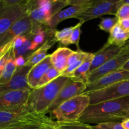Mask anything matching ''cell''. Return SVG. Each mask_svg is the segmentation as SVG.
<instances>
[{"label":"cell","mask_w":129,"mask_h":129,"mask_svg":"<svg viewBox=\"0 0 129 129\" xmlns=\"http://www.w3.org/2000/svg\"><path fill=\"white\" fill-rule=\"evenodd\" d=\"M129 116V96L89 105L79 118L83 123L122 122Z\"/></svg>","instance_id":"6da1fadb"},{"label":"cell","mask_w":129,"mask_h":129,"mask_svg":"<svg viewBox=\"0 0 129 129\" xmlns=\"http://www.w3.org/2000/svg\"><path fill=\"white\" fill-rule=\"evenodd\" d=\"M70 78L60 76L43 86L31 89L26 104L28 112L45 115L46 111Z\"/></svg>","instance_id":"7a4b0ae2"},{"label":"cell","mask_w":129,"mask_h":129,"mask_svg":"<svg viewBox=\"0 0 129 129\" xmlns=\"http://www.w3.org/2000/svg\"><path fill=\"white\" fill-rule=\"evenodd\" d=\"M89 105V96L81 94L62 103L50 114L58 122L78 121Z\"/></svg>","instance_id":"3957f363"},{"label":"cell","mask_w":129,"mask_h":129,"mask_svg":"<svg viewBox=\"0 0 129 129\" xmlns=\"http://www.w3.org/2000/svg\"><path fill=\"white\" fill-rule=\"evenodd\" d=\"M29 123L54 125L56 123V121L43 113L31 112L18 113L0 111V129L11 128Z\"/></svg>","instance_id":"277c9868"},{"label":"cell","mask_w":129,"mask_h":129,"mask_svg":"<svg viewBox=\"0 0 129 129\" xmlns=\"http://www.w3.org/2000/svg\"><path fill=\"white\" fill-rule=\"evenodd\" d=\"M84 94L89 96L90 105L129 96V79L118 82L99 90Z\"/></svg>","instance_id":"5b68a950"},{"label":"cell","mask_w":129,"mask_h":129,"mask_svg":"<svg viewBox=\"0 0 129 129\" xmlns=\"http://www.w3.org/2000/svg\"><path fill=\"white\" fill-rule=\"evenodd\" d=\"M31 89L11 91L0 96V111L29 113L26 108Z\"/></svg>","instance_id":"8992f818"},{"label":"cell","mask_w":129,"mask_h":129,"mask_svg":"<svg viewBox=\"0 0 129 129\" xmlns=\"http://www.w3.org/2000/svg\"><path fill=\"white\" fill-rule=\"evenodd\" d=\"M117 10V3H112L103 0H94L90 6L76 18L84 23L105 15H115Z\"/></svg>","instance_id":"52a82bcc"},{"label":"cell","mask_w":129,"mask_h":129,"mask_svg":"<svg viewBox=\"0 0 129 129\" xmlns=\"http://www.w3.org/2000/svg\"><path fill=\"white\" fill-rule=\"evenodd\" d=\"M32 21L27 13L18 19L6 32L0 36V47L12 42L16 37L28 36L31 34Z\"/></svg>","instance_id":"ba28073f"},{"label":"cell","mask_w":129,"mask_h":129,"mask_svg":"<svg viewBox=\"0 0 129 129\" xmlns=\"http://www.w3.org/2000/svg\"><path fill=\"white\" fill-rule=\"evenodd\" d=\"M86 86V84L85 83L73 80L72 78H70L66 84L62 87L56 98L46 111L45 115L51 113L57 107L64 102L71 99L73 97L81 94L85 89Z\"/></svg>","instance_id":"9c48e42d"},{"label":"cell","mask_w":129,"mask_h":129,"mask_svg":"<svg viewBox=\"0 0 129 129\" xmlns=\"http://www.w3.org/2000/svg\"><path fill=\"white\" fill-rule=\"evenodd\" d=\"M129 59V50L122 49V51L115 57L112 58L94 70L89 74L88 83L95 81L102 77L122 69Z\"/></svg>","instance_id":"30bf717a"},{"label":"cell","mask_w":129,"mask_h":129,"mask_svg":"<svg viewBox=\"0 0 129 129\" xmlns=\"http://www.w3.org/2000/svg\"><path fill=\"white\" fill-rule=\"evenodd\" d=\"M27 4L13 5L0 8V36L8 31L12 25L27 11Z\"/></svg>","instance_id":"8fae6325"},{"label":"cell","mask_w":129,"mask_h":129,"mask_svg":"<svg viewBox=\"0 0 129 129\" xmlns=\"http://www.w3.org/2000/svg\"><path fill=\"white\" fill-rule=\"evenodd\" d=\"M127 79H129V71L123 69H118L102 77L95 81L87 83L85 89L82 94L99 90L115 83Z\"/></svg>","instance_id":"7c38bea8"},{"label":"cell","mask_w":129,"mask_h":129,"mask_svg":"<svg viewBox=\"0 0 129 129\" xmlns=\"http://www.w3.org/2000/svg\"><path fill=\"white\" fill-rule=\"evenodd\" d=\"M32 67L24 66L16 69L11 80L7 84L0 85V96L11 91L30 89L28 84V74Z\"/></svg>","instance_id":"4fadbf2b"},{"label":"cell","mask_w":129,"mask_h":129,"mask_svg":"<svg viewBox=\"0 0 129 129\" xmlns=\"http://www.w3.org/2000/svg\"><path fill=\"white\" fill-rule=\"evenodd\" d=\"M91 3L86 4V5H79V6H70L67 8L61 10L58 12L55 13L52 16L49 28L53 31H55L56 27L59 25V23L67 19L72 18H76L81 13L88 8L90 6Z\"/></svg>","instance_id":"5bb4252c"},{"label":"cell","mask_w":129,"mask_h":129,"mask_svg":"<svg viewBox=\"0 0 129 129\" xmlns=\"http://www.w3.org/2000/svg\"><path fill=\"white\" fill-rule=\"evenodd\" d=\"M122 47L117 45H107L105 44L100 50L94 54L90 68V73L112 58L117 56L122 51Z\"/></svg>","instance_id":"9a60e30c"},{"label":"cell","mask_w":129,"mask_h":129,"mask_svg":"<svg viewBox=\"0 0 129 129\" xmlns=\"http://www.w3.org/2000/svg\"><path fill=\"white\" fill-rule=\"evenodd\" d=\"M51 66L50 55H48L44 60L31 68L27 78L28 84L30 89L37 88L42 77Z\"/></svg>","instance_id":"2e32d148"},{"label":"cell","mask_w":129,"mask_h":129,"mask_svg":"<svg viewBox=\"0 0 129 129\" xmlns=\"http://www.w3.org/2000/svg\"><path fill=\"white\" fill-rule=\"evenodd\" d=\"M73 52L74 50L65 47L57 49L50 55L52 66L62 74L68 68V59Z\"/></svg>","instance_id":"e0dca14e"},{"label":"cell","mask_w":129,"mask_h":129,"mask_svg":"<svg viewBox=\"0 0 129 129\" xmlns=\"http://www.w3.org/2000/svg\"><path fill=\"white\" fill-rule=\"evenodd\" d=\"M57 42L54 35L50 37L44 44L35 50L26 59L25 66L33 67L44 60L47 56V51Z\"/></svg>","instance_id":"ac0fdd59"},{"label":"cell","mask_w":129,"mask_h":129,"mask_svg":"<svg viewBox=\"0 0 129 129\" xmlns=\"http://www.w3.org/2000/svg\"><path fill=\"white\" fill-rule=\"evenodd\" d=\"M93 56L94 54L89 53L85 60L76 69L71 78H72L73 80L81 81L86 84L88 83V79L90 74V68Z\"/></svg>","instance_id":"d6986e66"},{"label":"cell","mask_w":129,"mask_h":129,"mask_svg":"<svg viewBox=\"0 0 129 129\" xmlns=\"http://www.w3.org/2000/svg\"><path fill=\"white\" fill-rule=\"evenodd\" d=\"M15 56L13 52V47L8 60L5 66L4 70L0 76V85L7 84L11 79L16 72L17 68L15 63Z\"/></svg>","instance_id":"ffe728a7"},{"label":"cell","mask_w":129,"mask_h":129,"mask_svg":"<svg viewBox=\"0 0 129 129\" xmlns=\"http://www.w3.org/2000/svg\"><path fill=\"white\" fill-rule=\"evenodd\" d=\"M34 35L33 34H30L28 36H26L27 39H26V42L20 48H18V49L13 48V52L15 57L22 55V56L25 57L26 59H27L28 57L34 52V51H33L31 49V40H32Z\"/></svg>","instance_id":"44dd1931"},{"label":"cell","mask_w":129,"mask_h":129,"mask_svg":"<svg viewBox=\"0 0 129 129\" xmlns=\"http://www.w3.org/2000/svg\"><path fill=\"white\" fill-rule=\"evenodd\" d=\"M84 23L79 21L78 23L74 26V28H73V31L69 39L67 40H63V41L60 42V44L64 45H68L70 44H74L76 45L78 50H79V41H80V36L81 34V26Z\"/></svg>","instance_id":"7402d4cb"},{"label":"cell","mask_w":129,"mask_h":129,"mask_svg":"<svg viewBox=\"0 0 129 129\" xmlns=\"http://www.w3.org/2000/svg\"><path fill=\"white\" fill-rule=\"evenodd\" d=\"M51 129H92V126L79 121L68 122H56Z\"/></svg>","instance_id":"603a6c76"},{"label":"cell","mask_w":129,"mask_h":129,"mask_svg":"<svg viewBox=\"0 0 129 129\" xmlns=\"http://www.w3.org/2000/svg\"><path fill=\"white\" fill-rule=\"evenodd\" d=\"M60 76H61V73H60L59 71L57 70L54 67H53L52 66L48 69L47 71L45 73V74H44V76L42 77V78L41 80H40V83H39V85H38L37 88L43 86L48 84V83H49L50 82L52 81L53 80H54V79H55L56 78H57L58 77H59Z\"/></svg>","instance_id":"cb8c5ba5"},{"label":"cell","mask_w":129,"mask_h":129,"mask_svg":"<svg viewBox=\"0 0 129 129\" xmlns=\"http://www.w3.org/2000/svg\"><path fill=\"white\" fill-rule=\"evenodd\" d=\"M128 41H129V32L122 30L115 37L112 41L107 42L105 45H115L122 47Z\"/></svg>","instance_id":"d4e9b609"},{"label":"cell","mask_w":129,"mask_h":129,"mask_svg":"<svg viewBox=\"0 0 129 129\" xmlns=\"http://www.w3.org/2000/svg\"><path fill=\"white\" fill-rule=\"evenodd\" d=\"M118 22V19L116 16L113 18H103L98 25V27L101 30L109 32L112 28Z\"/></svg>","instance_id":"484cf974"},{"label":"cell","mask_w":129,"mask_h":129,"mask_svg":"<svg viewBox=\"0 0 129 129\" xmlns=\"http://www.w3.org/2000/svg\"><path fill=\"white\" fill-rule=\"evenodd\" d=\"M73 28H74V26L65 28L61 30H55L54 34V37L56 42H60L63 40L69 39L73 33Z\"/></svg>","instance_id":"4316f807"},{"label":"cell","mask_w":129,"mask_h":129,"mask_svg":"<svg viewBox=\"0 0 129 129\" xmlns=\"http://www.w3.org/2000/svg\"><path fill=\"white\" fill-rule=\"evenodd\" d=\"M55 124L50 125L44 124V123H29V124L21 125L5 129H51L54 127Z\"/></svg>","instance_id":"83f0119b"},{"label":"cell","mask_w":129,"mask_h":129,"mask_svg":"<svg viewBox=\"0 0 129 129\" xmlns=\"http://www.w3.org/2000/svg\"><path fill=\"white\" fill-rule=\"evenodd\" d=\"M92 129H125L121 122H103L92 126Z\"/></svg>","instance_id":"f1b7e54d"},{"label":"cell","mask_w":129,"mask_h":129,"mask_svg":"<svg viewBox=\"0 0 129 129\" xmlns=\"http://www.w3.org/2000/svg\"><path fill=\"white\" fill-rule=\"evenodd\" d=\"M34 0H1L0 8H6L13 5H20V4L26 3L28 6L31 5Z\"/></svg>","instance_id":"f546056e"},{"label":"cell","mask_w":129,"mask_h":129,"mask_svg":"<svg viewBox=\"0 0 129 129\" xmlns=\"http://www.w3.org/2000/svg\"><path fill=\"white\" fill-rule=\"evenodd\" d=\"M115 16L118 20L129 18V4L122 5L117 10Z\"/></svg>","instance_id":"4dcf8cb0"},{"label":"cell","mask_w":129,"mask_h":129,"mask_svg":"<svg viewBox=\"0 0 129 129\" xmlns=\"http://www.w3.org/2000/svg\"><path fill=\"white\" fill-rule=\"evenodd\" d=\"M26 39H27V37L24 36V35H20V36L16 37L12 42L13 48V49L20 48V47L23 45L24 43L26 42Z\"/></svg>","instance_id":"1f68e13d"},{"label":"cell","mask_w":129,"mask_h":129,"mask_svg":"<svg viewBox=\"0 0 129 129\" xmlns=\"http://www.w3.org/2000/svg\"><path fill=\"white\" fill-rule=\"evenodd\" d=\"M122 30H123L121 28V26H120L118 23H117L116 24L113 28H112V30H110V35H109V37H108L107 42H110V41H112V40L114 39L115 37L118 33L122 31Z\"/></svg>","instance_id":"d6a6232c"},{"label":"cell","mask_w":129,"mask_h":129,"mask_svg":"<svg viewBox=\"0 0 129 129\" xmlns=\"http://www.w3.org/2000/svg\"><path fill=\"white\" fill-rule=\"evenodd\" d=\"M94 0H67L66 2V6H79L91 3Z\"/></svg>","instance_id":"836d02e7"},{"label":"cell","mask_w":129,"mask_h":129,"mask_svg":"<svg viewBox=\"0 0 129 129\" xmlns=\"http://www.w3.org/2000/svg\"><path fill=\"white\" fill-rule=\"evenodd\" d=\"M26 61V58L24 56H22V55H20V56H18L15 58V63L17 69L24 66L25 65Z\"/></svg>","instance_id":"e575fe53"},{"label":"cell","mask_w":129,"mask_h":129,"mask_svg":"<svg viewBox=\"0 0 129 129\" xmlns=\"http://www.w3.org/2000/svg\"><path fill=\"white\" fill-rule=\"evenodd\" d=\"M118 23L124 31L129 32V18L118 20Z\"/></svg>","instance_id":"d590c367"},{"label":"cell","mask_w":129,"mask_h":129,"mask_svg":"<svg viewBox=\"0 0 129 129\" xmlns=\"http://www.w3.org/2000/svg\"><path fill=\"white\" fill-rule=\"evenodd\" d=\"M122 126L125 129H129V118H125L121 122Z\"/></svg>","instance_id":"8d00e7d4"},{"label":"cell","mask_w":129,"mask_h":129,"mask_svg":"<svg viewBox=\"0 0 129 129\" xmlns=\"http://www.w3.org/2000/svg\"><path fill=\"white\" fill-rule=\"evenodd\" d=\"M125 4H129V0H121L120 2H118L117 3V7H118V9L122 5H125Z\"/></svg>","instance_id":"74e56055"},{"label":"cell","mask_w":129,"mask_h":129,"mask_svg":"<svg viewBox=\"0 0 129 129\" xmlns=\"http://www.w3.org/2000/svg\"><path fill=\"white\" fill-rule=\"evenodd\" d=\"M122 69L129 71V59L128 60V61H127V62H126L125 64L123 66V67L122 68Z\"/></svg>","instance_id":"f35d334b"},{"label":"cell","mask_w":129,"mask_h":129,"mask_svg":"<svg viewBox=\"0 0 129 129\" xmlns=\"http://www.w3.org/2000/svg\"><path fill=\"white\" fill-rule=\"evenodd\" d=\"M103 1H107V2L112 3H118V2L121 1V0H103Z\"/></svg>","instance_id":"ab89813d"},{"label":"cell","mask_w":129,"mask_h":129,"mask_svg":"<svg viewBox=\"0 0 129 129\" xmlns=\"http://www.w3.org/2000/svg\"><path fill=\"white\" fill-rule=\"evenodd\" d=\"M122 49H127V50H129V41L127 42L123 47H122Z\"/></svg>","instance_id":"60d3db41"},{"label":"cell","mask_w":129,"mask_h":129,"mask_svg":"<svg viewBox=\"0 0 129 129\" xmlns=\"http://www.w3.org/2000/svg\"><path fill=\"white\" fill-rule=\"evenodd\" d=\"M67 0H54V3H55V2H58V3H64L66 5V2Z\"/></svg>","instance_id":"b9f144b4"},{"label":"cell","mask_w":129,"mask_h":129,"mask_svg":"<svg viewBox=\"0 0 129 129\" xmlns=\"http://www.w3.org/2000/svg\"><path fill=\"white\" fill-rule=\"evenodd\" d=\"M6 45H7V44H6ZM6 45H5V46L1 47H0V54H1V52H2L3 51L4 49H5V47H6Z\"/></svg>","instance_id":"7bdbcfd3"},{"label":"cell","mask_w":129,"mask_h":129,"mask_svg":"<svg viewBox=\"0 0 129 129\" xmlns=\"http://www.w3.org/2000/svg\"><path fill=\"white\" fill-rule=\"evenodd\" d=\"M49 1H52V3H54V0H49ZM33 2H34V1H33ZM33 2H32V3H33ZM32 3H31V5H29V6H28V7H30V6H31V5H32Z\"/></svg>","instance_id":"ee69618b"},{"label":"cell","mask_w":129,"mask_h":129,"mask_svg":"<svg viewBox=\"0 0 129 129\" xmlns=\"http://www.w3.org/2000/svg\"><path fill=\"white\" fill-rule=\"evenodd\" d=\"M127 118H129V116H128V117H127Z\"/></svg>","instance_id":"f6af8a7d"},{"label":"cell","mask_w":129,"mask_h":129,"mask_svg":"<svg viewBox=\"0 0 129 129\" xmlns=\"http://www.w3.org/2000/svg\"><path fill=\"white\" fill-rule=\"evenodd\" d=\"M0 3H1V0H0Z\"/></svg>","instance_id":"bcb514c9"}]
</instances>
